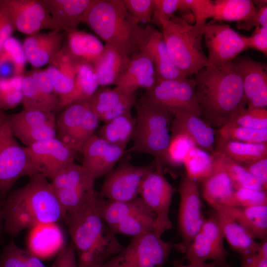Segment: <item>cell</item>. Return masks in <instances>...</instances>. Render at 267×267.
Listing matches in <instances>:
<instances>
[{
    "label": "cell",
    "mask_w": 267,
    "mask_h": 267,
    "mask_svg": "<svg viewBox=\"0 0 267 267\" xmlns=\"http://www.w3.org/2000/svg\"><path fill=\"white\" fill-rule=\"evenodd\" d=\"M5 231L12 237L38 225L65 222L66 212L50 182L39 173L22 187L10 191L2 208Z\"/></svg>",
    "instance_id": "cell-1"
},
{
    "label": "cell",
    "mask_w": 267,
    "mask_h": 267,
    "mask_svg": "<svg viewBox=\"0 0 267 267\" xmlns=\"http://www.w3.org/2000/svg\"><path fill=\"white\" fill-rule=\"evenodd\" d=\"M193 78L201 117L212 127L221 128L246 108L241 78L233 61L222 66L208 65Z\"/></svg>",
    "instance_id": "cell-2"
},
{
    "label": "cell",
    "mask_w": 267,
    "mask_h": 267,
    "mask_svg": "<svg viewBox=\"0 0 267 267\" xmlns=\"http://www.w3.org/2000/svg\"><path fill=\"white\" fill-rule=\"evenodd\" d=\"M81 22L105 44L130 59L144 49L151 28L150 25L141 26L128 12L122 0H91Z\"/></svg>",
    "instance_id": "cell-3"
},
{
    "label": "cell",
    "mask_w": 267,
    "mask_h": 267,
    "mask_svg": "<svg viewBox=\"0 0 267 267\" xmlns=\"http://www.w3.org/2000/svg\"><path fill=\"white\" fill-rule=\"evenodd\" d=\"M97 197L79 211L66 215L65 222L75 248L78 267H98L124 248L100 218L96 208Z\"/></svg>",
    "instance_id": "cell-4"
},
{
    "label": "cell",
    "mask_w": 267,
    "mask_h": 267,
    "mask_svg": "<svg viewBox=\"0 0 267 267\" xmlns=\"http://www.w3.org/2000/svg\"><path fill=\"white\" fill-rule=\"evenodd\" d=\"M136 124L128 153L138 152L155 157L157 166L167 164V150L171 140L170 129L173 115L148 101L143 96L137 100Z\"/></svg>",
    "instance_id": "cell-5"
},
{
    "label": "cell",
    "mask_w": 267,
    "mask_h": 267,
    "mask_svg": "<svg viewBox=\"0 0 267 267\" xmlns=\"http://www.w3.org/2000/svg\"><path fill=\"white\" fill-rule=\"evenodd\" d=\"M204 26L191 24L175 15L161 28L171 59L187 77L209 65L202 45Z\"/></svg>",
    "instance_id": "cell-6"
},
{
    "label": "cell",
    "mask_w": 267,
    "mask_h": 267,
    "mask_svg": "<svg viewBox=\"0 0 267 267\" xmlns=\"http://www.w3.org/2000/svg\"><path fill=\"white\" fill-rule=\"evenodd\" d=\"M174 245L154 232L133 237L127 247L98 267H163Z\"/></svg>",
    "instance_id": "cell-7"
},
{
    "label": "cell",
    "mask_w": 267,
    "mask_h": 267,
    "mask_svg": "<svg viewBox=\"0 0 267 267\" xmlns=\"http://www.w3.org/2000/svg\"><path fill=\"white\" fill-rule=\"evenodd\" d=\"M39 172L12 134L3 112L0 118V194L6 196L20 178Z\"/></svg>",
    "instance_id": "cell-8"
},
{
    "label": "cell",
    "mask_w": 267,
    "mask_h": 267,
    "mask_svg": "<svg viewBox=\"0 0 267 267\" xmlns=\"http://www.w3.org/2000/svg\"><path fill=\"white\" fill-rule=\"evenodd\" d=\"M194 78L157 80L144 95L150 102L171 112L189 113L201 117Z\"/></svg>",
    "instance_id": "cell-9"
},
{
    "label": "cell",
    "mask_w": 267,
    "mask_h": 267,
    "mask_svg": "<svg viewBox=\"0 0 267 267\" xmlns=\"http://www.w3.org/2000/svg\"><path fill=\"white\" fill-rule=\"evenodd\" d=\"M174 189L163 173V168L156 165L144 179L139 196L156 217L154 232L161 237L172 227L169 217Z\"/></svg>",
    "instance_id": "cell-10"
},
{
    "label": "cell",
    "mask_w": 267,
    "mask_h": 267,
    "mask_svg": "<svg viewBox=\"0 0 267 267\" xmlns=\"http://www.w3.org/2000/svg\"><path fill=\"white\" fill-rule=\"evenodd\" d=\"M223 239L222 228L213 213L204 220L184 255L178 261L183 263L186 260L189 264H195L210 260L216 262V267H231L227 262L228 253L224 247Z\"/></svg>",
    "instance_id": "cell-11"
},
{
    "label": "cell",
    "mask_w": 267,
    "mask_h": 267,
    "mask_svg": "<svg viewBox=\"0 0 267 267\" xmlns=\"http://www.w3.org/2000/svg\"><path fill=\"white\" fill-rule=\"evenodd\" d=\"M178 192V229L182 241L174 245V247L184 253L200 231L205 219L201 210L198 182L184 175L181 178Z\"/></svg>",
    "instance_id": "cell-12"
},
{
    "label": "cell",
    "mask_w": 267,
    "mask_h": 267,
    "mask_svg": "<svg viewBox=\"0 0 267 267\" xmlns=\"http://www.w3.org/2000/svg\"><path fill=\"white\" fill-rule=\"evenodd\" d=\"M203 38L211 66H222L249 48L247 37L240 35L228 24L214 20L205 24Z\"/></svg>",
    "instance_id": "cell-13"
},
{
    "label": "cell",
    "mask_w": 267,
    "mask_h": 267,
    "mask_svg": "<svg viewBox=\"0 0 267 267\" xmlns=\"http://www.w3.org/2000/svg\"><path fill=\"white\" fill-rule=\"evenodd\" d=\"M153 169L123 161L106 176L98 195L114 201L132 200L139 196L144 179Z\"/></svg>",
    "instance_id": "cell-14"
},
{
    "label": "cell",
    "mask_w": 267,
    "mask_h": 267,
    "mask_svg": "<svg viewBox=\"0 0 267 267\" xmlns=\"http://www.w3.org/2000/svg\"><path fill=\"white\" fill-rule=\"evenodd\" d=\"M6 119L13 135L26 147L41 140L56 137L54 112L23 108L17 113L6 114Z\"/></svg>",
    "instance_id": "cell-15"
},
{
    "label": "cell",
    "mask_w": 267,
    "mask_h": 267,
    "mask_svg": "<svg viewBox=\"0 0 267 267\" xmlns=\"http://www.w3.org/2000/svg\"><path fill=\"white\" fill-rule=\"evenodd\" d=\"M0 6L15 30L33 35L45 29H54L51 17L42 0H0Z\"/></svg>",
    "instance_id": "cell-16"
},
{
    "label": "cell",
    "mask_w": 267,
    "mask_h": 267,
    "mask_svg": "<svg viewBox=\"0 0 267 267\" xmlns=\"http://www.w3.org/2000/svg\"><path fill=\"white\" fill-rule=\"evenodd\" d=\"M24 148L39 173L50 179L64 167L74 162L77 153L56 137L35 142Z\"/></svg>",
    "instance_id": "cell-17"
},
{
    "label": "cell",
    "mask_w": 267,
    "mask_h": 267,
    "mask_svg": "<svg viewBox=\"0 0 267 267\" xmlns=\"http://www.w3.org/2000/svg\"><path fill=\"white\" fill-rule=\"evenodd\" d=\"M125 153V149L111 144L95 134L82 150V165L95 181L113 170Z\"/></svg>",
    "instance_id": "cell-18"
},
{
    "label": "cell",
    "mask_w": 267,
    "mask_h": 267,
    "mask_svg": "<svg viewBox=\"0 0 267 267\" xmlns=\"http://www.w3.org/2000/svg\"><path fill=\"white\" fill-rule=\"evenodd\" d=\"M233 61L241 78L247 108H267V65L249 57H237Z\"/></svg>",
    "instance_id": "cell-19"
},
{
    "label": "cell",
    "mask_w": 267,
    "mask_h": 267,
    "mask_svg": "<svg viewBox=\"0 0 267 267\" xmlns=\"http://www.w3.org/2000/svg\"><path fill=\"white\" fill-rule=\"evenodd\" d=\"M137 100L135 92H125L115 87H104L98 89L86 101L99 121L104 123L131 111Z\"/></svg>",
    "instance_id": "cell-20"
},
{
    "label": "cell",
    "mask_w": 267,
    "mask_h": 267,
    "mask_svg": "<svg viewBox=\"0 0 267 267\" xmlns=\"http://www.w3.org/2000/svg\"><path fill=\"white\" fill-rule=\"evenodd\" d=\"M214 164L211 173L202 181L204 199L214 209L237 206L233 184L217 156L212 153Z\"/></svg>",
    "instance_id": "cell-21"
},
{
    "label": "cell",
    "mask_w": 267,
    "mask_h": 267,
    "mask_svg": "<svg viewBox=\"0 0 267 267\" xmlns=\"http://www.w3.org/2000/svg\"><path fill=\"white\" fill-rule=\"evenodd\" d=\"M157 81L153 61L144 48L130 59L126 70L115 87L124 92L132 93L140 88L150 89Z\"/></svg>",
    "instance_id": "cell-22"
},
{
    "label": "cell",
    "mask_w": 267,
    "mask_h": 267,
    "mask_svg": "<svg viewBox=\"0 0 267 267\" xmlns=\"http://www.w3.org/2000/svg\"><path fill=\"white\" fill-rule=\"evenodd\" d=\"M171 134H186L198 147L208 153L214 150L216 134L212 127L201 117L189 113H177L173 115Z\"/></svg>",
    "instance_id": "cell-23"
},
{
    "label": "cell",
    "mask_w": 267,
    "mask_h": 267,
    "mask_svg": "<svg viewBox=\"0 0 267 267\" xmlns=\"http://www.w3.org/2000/svg\"><path fill=\"white\" fill-rule=\"evenodd\" d=\"M65 34L53 29L27 36L22 44L27 61L35 68L49 64L61 48Z\"/></svg>",
    "instance_id": "cell-24"
},
{
    "label": "cell",
    "mask_w": 267,
    "mask_h": 267,
    "mask_svg": "<svg viewBox=\"0 0 267 267\" xmlns=\"http://www.w3.org/2000/svg\"><path fill=\"white\" fill-rule=\"evenodd\" d=\"M91 0H42L53 21L54 29L66 33L77 29Z\"/></svg>",
    "instance_id": "cell-25"
},
{
    "label": "cell",
    "mask_w": 267,
    "mask_h": 267,
    "mask_svg": "<svg viewBox=\"0 0 267 267\" xmlns=\"http://www.w3.org/2000/svg\"><path fill=\"white\" fill-rule=\"evenodd\" d=\"M64 242L63 233L56 223L41 224L31 228L28 250L40 259L45 258L60 251Z\"/></svg>",
    "instance_id": "cell-26"
},
{
    "label": "cell",
    "mask_w": 267,
    "mask_h": 267,
    "mask_svg": "<svg viewBox=\"0 0 267 267\" xmlns=\"http://www.w3.org/2000/svg\"><path fill=\"white\" fill-rule=\"evenodd\" d=\"M215 211L227 215L254 238L263 240L267 234V205L254 207H221Z\"/></svg>",
    "instance_id": "cell-27"
},
{
    "label": "cell",
    "mask_w": 267,
    "mask_h": 267,
    "mask_svg": "<svg viewBox=\"0 0 267 267\" xmlns=\"http://www.w3.org/2000/svg\"><path fill=\"white\" fill-rule=\"evenodd\" d=\"M144 48L151 56L157 80L187 78L171 59L161 32L152 26L149 38Z\"/></svg>",
    "instance_id": "cell-28"
},
{
    "label": "cell",
    "mask_w": 267,
    "mask_h": 267,
    "mask_svg": "<svg viewBox=\"0 0 267 267\" xmlns=\"http://www.w3.org/2000/svg\"><path fill=\"white\" fill-rule=\"evenodd\" d=\"M66 34L65 46L78 63L93 65L104 51L105 45L92 34L78 29Z\"/></svg>",
    "instance_id": "cell-29"
},
{
    "label": "cell",
    "mask_w": 267,
    "mask_h": 267,
    "mask_svg": "<svg viewBox=\"0 0 267 267\" xmlns=\"http://www.w3.org/2000/svg\"><path fill=\"white\" fill-rule=\"evenodd\" d=\"M222 233L231 249L241 256L254 254L258 251L257 242L238 222L225 213L215 211Z\"/></svg>",
    "instance_id": "cell-30"
},
{
    "label": "cell",
    "mask_w": 267,
    "mask_h": 267,
    "mask_svg": "<svg viewBox=\"0 0 267 267\" xmlns=\"http://www.w3.org/2000/svg\"><path fill=\"white\" fill-rule=\"evenodd\" d=\"M130 59L111 46L105 44L104 52L93 64L99 86H116L126 70Z\"/></svg>",
    "instance_id": "cell-31"
},
{
    "label": "cell",
    "mask_w": 267,
    "mask_h": 267,
    "mask_svg": "<svg viewBox=\"0 0 267 267\" xmlns=\"http://www.w3.org/2000/svg\"><path fill=\"white\" fill-rule=\"evenodd\" d=\"M99 86L93 66L78 63L74 89L70 94L59 100L57 110L63 109L74 103L87 100L98 89Z\"/></svg>",
    "instance_id": "cell-32"
},
{
    "label": "cell",
    "mask_w": 267,
    "mask_h": 267,
    "mask_svg": "<svg viewBox=\"0 0 267 267\" xmlns=\"http://www.w3.org/2000/svg\"><path fill=\"white\" fill-rule=\"evenodd\" d=\"M88 108L85 100L74 103L63 109L56 118V137L72 148Z\"/></svg>",
    "instance_id": "cell-33"
},
{
    "label": "cell",
    "mask_w": 267,
    "mask_h": 267,
    "mask_svg": "<svg viewBox=\"0 0 267 267\" xmlns=\"http://www.w3.org/2000/svg\"><path fill=\"white\" fill-rule=\"evenodd\" d=\"M96 208L100 218L110 228L134 213L149 209L139 196L130 201H119L104 199L98 195Z\"/></svg>",
    "instance_id": "cell-34"
},
{
    "label": "cell",
    "mask_w": 267,
    "mask_h": 267,
    "mask_svg": "<svg viewBox=\"0 0 267 267\" xmlns=\"http://www.w3.org/2000/svg\"><path fill=\"white\" fill-rule=\"evenodd\" d=\"M136 121L131 111L122 114L107 122L99 128L97 134L108 142L124 149L132 140Z\"/></svg>",
    "instance_id": "cell-35"
},
{
    "label": "cell",
    "mask_w": 267,
    "mask_h": 267,
    "mask_svg": "<svg viewBox=\"0 0 267 267\" xmlns=\"http://www.w3.org/2000/svg\"><path fill=\"white\" fill-rule=\"evenodd\" d=\"M214 150L239 163H246L267 156V142L246 143L216 135Z\"/></svg>",
    "instance_id": "cell-36"
},
{
    "label": "cell",
    "mask_w": 267,
    "mask_h": 267,
    "mask_svg": "<svg viewBox=\"0 0 267 267\" xmlns=\"http://www.w3.org/2000/svg\"><path fill=\"white\" fill-rule=\"evenodd\" d=\"M213 20L236 22L252 18L258 9L251 0H213Z\"/></svg>",
    "instance_id": "cell-37"
},
{
    "label": "cell",
    "mask_w": 267,
    "mask_h": 267,
    "mask_svg": "<svg viewBox=\"0 0 267 267\" xmlns=\"http://www.w3.org/2000/svg\"><path fill=\"white\" fill-rule=\"evenodd\" d=\"M214 164L213 155L194 146L186 154L183 161L186 175L196 182H201L212 172Z\"/></svg>",
    "instance_id": "cell-38"
},
{
    "label": "cell",
    "mask_w": 267,
    "mask_h": 267,
    "mask_svg": "<svg viewBox=\"0 0 267 267\" xmlns=\"http://www.w3.org/2000/svg\"><path fill=\"white\" fill-rule=\"evenodd\" d=\"M156 215L149 209L134 213L110 228L115 234L133 237L154 232Z\"/></svg>",
    "instance_id": "cell-39"
},
{
    "label": "cell",
    "mask_w": 267,
    "mask_h": 267,
    "mask_svg": "<svg viewBox=\"0 0 267 267\" xmlns=\"http://www.w3.org/2000/svg\"><path fill=\"white\" fill-rule=\"evenodd\" d=\"M213 153L221 161L235 189L244 187L267 191L265 189L262 182L239 163L217 151L214 150Z\"/></svg>",
    "instance_id": "cell-40"
},
{
    "label": "cell",
    "mask_w": 267,
    "mask_h": 267,
    "mask_svg": "<svg viewBox=\"0 0 267 267\" xmlns=\"http://www.w3.org/2000/svg\"><path fill=\"white\" fill-rule=\"evenodd\" d=\"M22 103L23 108L54 112L57 110L59 101L45 95L37 87L32 78L28 73L24 74L22 83Z\"/></svg>",
    "instance_id": "cell-41"
},
{
    "label": "cell",
    "mask_w": 267,
    "mask_h": 267,
    "mask_svg": "<svg viewBox=\"0 0 267 267\" xmlns=\"http://www.w3.org/2000/svg\"><path fill=\"white\" fill-rule=\"evenodd\" d=\"M215 134L222 138L239 142H267V130H255L226 123Z\"/></svg>",
    "instance_id": "cell-42"
},
{
    "label": "cell",
    "mask_w": 267,
    "mask_h": 267,
    "mask_svg": "<svg viewBox=\"0 0 267 267\" xmlns=\"http://www.w3.org/2000/svg\"><path fill=\"white\" fill-rule=\"evenodd\" d=\"M23 77L24 74L0 78V109H13L22 101Z\"/></svg>",
    "instance_id": "cell-43"
},
{
    "label": "cell",
    "mask_w": 267,
    "mask_h": 267,
    "mask_svg": "<svg viewBox=\"0 0 267 267\" xmlns=\"http://www.w3.org/2000/svg\"><path fill=\"white\" fill-rule=\"evenodd\" d=\"M178 11L181 14L189 12L184 0H153L151 23L162 28L164 24L175 16Z\"/></svg>",
    "instance_id": "cell-44"
},
{
    "label": "cell",
    "mask_w": 267,
    "mask_h": 267,
    "mask_svg": "<svg viewBox=\"0 0 267 267\" xmlns=\"http://www.w3.org/2000/svg\"><path fill=\"white\" fill-rule=\"evenodd\" d=\"M227 123L255 130H267V109L246 108L234 114Z\"/></svg>",
    "instance_id": "cell-45"
},
{
    "label": "cell",
    "mask_w": 267,
    "mask_h": 267,
    "mask_svg": "<svg viewBox=\"0 0 267 267\" xmlns=\"http://www.w3.org/2000/svg\"><path fill=\"white\" fill-rule=\"evenodd\" d=\"M171 135L167 150V164L178 167L183 164L184 158L188 151L196 145L186 134H177Z\"/></svg>",
    "instance_id": "cell-46"
},
{
    "label": "cell",
    "mask_w": 267,
    "mask_h": 267,
    "mask_svg": "<svg viewBox=\"0 0 267 267\" xmlns=\"http://www.w3.org/2000/svg\"><path fill=\"white\" fill-rule=\"evenodd\" d=\"M45 70L49 76L59 100L71 93L75 86V78L63 74L51 64H49Z\"/></svg>",
    "instance_id": "cell-47"
},
{
    "label": "cell",
    "mask_w": 267,
    "mask_h": 267,
    "mask_svg": "<svg viewBox=\"0 0 267 267\" xmlns=\"http://www.w3.org/2000/svg\"><path fill=\"white\" fill-rule=\"evenodd\" d=\"M129 14L139 23H151L153 0H122Z\"/></svg>",
    "instance_id": "cell-48"
},
{
    "label": "cell",
    "mask_w": 267,
    "mask_h": 267,
    "mask_svg": "<svg viewBox=\"0 0 267 267\" xmlns=\"http://www.w3.org/2000/svg\"><path fill=\"white\" fill-rule=\"evenodd\" d=\"M234 197L239 207L267 205V191L264 190L240 187L235 189Z\"/></svg>",
    "instance_id": "cell-49"
},
{
    "label": "cell",
    "mask_w": 267,
    "mask_h": 267,
    "mask_svg": "<svg viewBox=\"0 0 267 267\" xmlns=\"http://www.w3.org/2000/svg\"><path fill=\"white\" fill-rule=\"evenodd\" d=\"M0 267H29L24 250L11 241L4 247L0 256Z\"/></svg>",
    "instance_id": "cell-50"
},
{
    "label": "cell",
    "mask_w": 267,
    "mask_h": 267,
    "mask_svg": "<svg viewBox=\"0 0 267 267\" xmlns=\"http://www.w3.org/2000/svg\"><path fill=\"white\" fill-rule=\"evenodd\" d=\"M195 20V25L205 26L208 19L211 18L213 0H185Z\"/></svg>",
    "instance_id": "cell-51"
},
{
    "label": "cell",
    "mask_w": 267,
    "mask_h": 267,
    "mask_svg": "<svg viewBox=\"0 0 267 267\" xmlns=\"http://www.w3.org/2000/svg\"><path fill=\"white\" fill-rule=\"evenodd\" d=\"M49 64L54 66L63 74L76 78L78 63L73 58L65 46L61 47Z\"/></svg>",
    "instance_id": "cell-52"
},
{
    "label": "cell",
    "mask_w": 267,
    "mask_h": 267,
    "mask_svg": "<svg viewBox=\"0 0 267 267\" xmlns=\"http://www.w3.org/2000/svg\"><path fill=\"white\" fill-rule=\"evenodd\" d=\"M28 73L32 78L38 88L46 96L51 99L58 101L48 74L46 70L35 69Z\"/></svg>",
    "instance_id": "cell-53"
},
{
    "label": "cell",
    "mask_w": 267,
    "mask_h": 267,
    "mask_svg": "<svg viewBox=\"0 0 267 267\" xmlns=\"http://www.w3.org/2000/svg\"><path fill=\"white\" fill-rule=\"evenodd\" d=\"M240 267H267V238L259 243L257 252L241 256Z\"/></svg>",
    "instance_id": "cell-54"
},
{
    "label": "cell",
    "mask_w": 267,
    "mask_h": 267,
    "mask_svg": "<svg viewBox=\"0 0 267 267\" xmlns=\"http://www.w3.org/2000/svg\"><path fill=\"white\" fill-rule=\"evenodd\" d=\"M252 175L259 179L267 189V156L246 163H239Z\"/></svg>",
    "instance_id": "cell-55"
},
{
    "label": "cell",
    "mask_w": 267,
    "mask_h": 267,
    "mask_svg": "<svg viewBox=\"0 0 267 267\" xmlns=\"http://www.w3.org/2000/svg\"><path fill=\"white\" fill-rule=\"evenodd\" d=\"M50 267H78L76 250L72 241L59 251L57 258Z\"/></svg>",
    "instance_id": "cell-56"
},
{
    "label": "cell",
    "mask_w": 267,
    "mask_h": 267,
    "mask_svg": "<svg viewBox=\"0 0 267 267\" xmlns=\"http://www.w3.org/2000/svg\"><path fill=\"white\" fill-rule=\"evenodd\" d=\"M249 48L257 50L265 56L267 54V27H256L248 37Z\"/></svg>",
    "instance_id": "cell-57"
},
{
    "label": "cell",
    "mask_w": 267,
    "mask_h": 267,
    "mask_svg": "<svg viewBox=\"0 0 267 267\" xmlns=\"http://www.w3.org/2000/svg\"><path fill=\"white\" fill-rule=\"evenodd\" d=\"M256 27H267V6L258 9L251 19L237 22V28L239 30H250Z\"/></svg>",
    "instance_id": "cell-58"
},
{
    "label": "cell",
    "mask_w": 267,
    "mask_h": 267,
    "mask_svg": "<svg viewBox=\"0 0 267 267\" xmlns=\"http://www.w3.org/2000/svg\"><path fill=\"white\" fill-rule=\"evenodd\" d=\"M12 22L4 10L0 6V52L5 41L14 31Z\"/></svg>",
    "instance_id": "cell-59"
},
{
    "label": "cell",
    "mask_w": 267,
    "mask_h": 267,
    "mask_svg": "<svg viewBox=\"0 0 267 267\" xmlns=\"http://www.w3.org/2000/svg\"><path fill=\"white\" fill-rule=\"evenodd\" d=\"M173 266L175 267H216V263L214 261L207 263L206 262L200 264H189L187 265H183L182 263L178 262V260L173 262Z\"/></svg>",
    "instance_id": "cell-60"
},
{
    "label": "cell",
    "mask_w": 267,
    "mask_h": 267,
    "mask_svg": "<svg viewBox=\"0 0 267 267\" xmlns=\"http://www.w3.org/2000/svg\"><path fill=\"white\" fill-rule=\"evenodd\" d=\"M6 196L0 194V240H1L3 236V221L2 215V208Z\"/></svg>",
    "instance_id": "cell-61"
},
{
    "label": "cell",
    "mask_w": 267,
    "mask_h": 267,
    "mask_svg": "<svg viewBox=\"0 0 267 267\" xmlns=\"http://www.w3.org/2000/svg\"><path fill=\"white\" fill-rule=\"evenodd\" d=\"M252 1L258 9L267 6V1L266 0H256Z\"/></svg>",
    "instance_id": "cell-62"
},
{
    "label": "cell",
    "mask_w": 267,
    "mask_h": 267,
    "mask_svg": "<svg viewBox=\"0 0 267 267\" xmlns=\"http://www.w3.org/2000/svg\"><path fill=\"white\" fill-rule=\"evenodd\" d=\"M4 112L3 110H1V109H0V117L2 114V113Z\"/></svg>",
    "instance_id": "cell-63"
}]
</instances>
